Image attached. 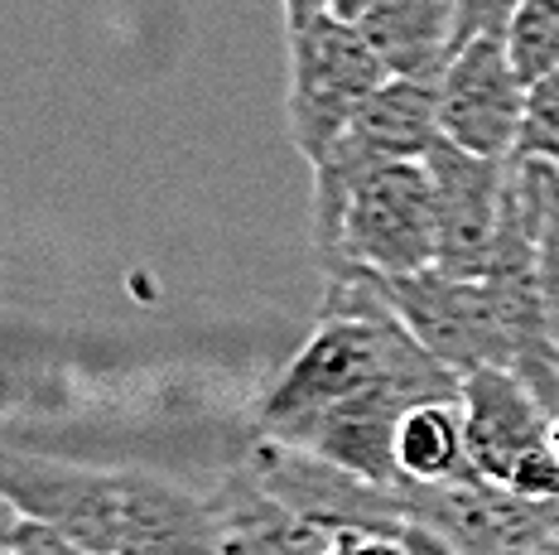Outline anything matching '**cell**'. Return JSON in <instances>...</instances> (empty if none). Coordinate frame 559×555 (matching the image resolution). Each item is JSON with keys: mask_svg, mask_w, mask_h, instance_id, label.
Listing matches in <instances>:
<instances>
[{"mask_svg": "<svg viewBox=\"0 0 559 555\" xmlns=\"http://www.w3.org/2000/svg\"><path fill=\"white\" fill-rule=\"evenodd\" d=\"M371 391H411L419 401H463V377L415 343L391 315L377 275H333L319 323L305 349L289 357L275 387L255 406L261 439L299 445L309 425L329 411L362 401Z\"/></svg>", "mask_w": 559, "mask_h": 555, "instance_id": "cell-1", "label": "cell"}, {"mask_svg": "<svg viewBox=\"0 0 559 555\" xmlns=\"http://www.w3.org/2000/svg\"><path fill=\"white\" fill-rule=\"evenodd\" d=\"M323 275H415L439 265L435 179L425 160L381 165L353 184L333 237L323 241Z\"/></svg>", "mask_w": 559, "mask_h": 555, "instance_id": "cell-2", "label": "cell"}, {"mask_svg": "<svg viewBox=\"0 0 559 555\" xmlns=\"http://www.w3.org/2000/svg\"><path fill=\"white\" fill-rule=\"evenodd\" d=\"M391 83L386 63L362 39L353 20L323 15L305 29H289V92H285V117L289 141L305 155L309 169L337 150L357 111Z\"/></svg>", "mask_w": 559, "mask_h": 555, "instance_id": "cell-3", "label": "cell"}, {"mask_svg": "<svg viewBox=\"0 0 559 555\" xmlns=\"http://www.w3.org/2000/svg\"><path fill=\"white\" fill-rule=\"evenodd\" d=\"M377 291L391 305V315L415 333L425 353H435L459 377L477 367L507 373V333L487 281H463L439 265L415 275H377Z\"/></svg>", "mask_w": 559, "mask_h": 555, "instance_id": "cell-4", "label": "cell"}, {"mask_svg": "<svg viewBox=\"0 0 559 555\" xmlns=\"http://www.w3.org/2000/svg\"><path fill=\"white\" fill-rule=\"evenodd\" d=\"M126 483H131V473L63 464V459L10 449L0 497H5V512L49 527L73 546L116 555L126 522Z\"/></svg>", "mask_w": 559, "mask_h": 555, "instance_id": "cell-5", "label": "cell"}, {"mask_svg": "<svg viewBox=\"0 0 559 555\" xmlns=\"http://www.w3.org/2000/svg\"><path fill=\"white\" fill-rule=\"evenodd\" d=\"M526 117V83L516 78L507 39H473L453 54L439 83V131L449 145L483 160H511Z\"/></svg>", "mask_w": 559, "mask_h": 555, "instance_id": "cell-6", "label": "cell"}, {"mask_svg": "<svg viewBox=\"0 0 559 555\" xmlns=\"http://www.w3.org/2000/svg\"><path fill=\"white\" fill-rule=\"evenodd\" d=\"M425 165H429V179H435L439 271L463 275V281H483L497 257V237H502L511 160H483L439 141Z\"/></svg>", "mask_w": 559, "mask_h": 555, "instance_id": "cell-7", "label": "cell"}, {"mask_svg": "<svg viewBox=\"0 0 559 555\" xmlns=\"http://www.w3.org/2000/svg\"><path fill=\"white\" fill-rule=\"evenodd\" d=\"M395 497H401V512L411 522L429 527L459 555H511L516 546L550 531L540 507L502 488V483L483 479L477 469L453 483H429V488L411 483Z\"/></svg>", "mask_w": 559, "mask_h": 555, "instance_id": "cell-8", "label": "cell"}, {"mask_svg": "<svg viewBox=\"0 0 559 555\" xmlns=\"http://www.w3.org/2000/svg\"><path fill=\"white\" fill-rule=\"evenodd\" d=\"M555 415L540 406V397L502 367H477L463 377V430H468V459L483 479L502 483L531 449L550 445Z\"/></svg>", "mask_w": 559, "mask_h": 555, "instance_id": "cell-9", "label": "cell"}, {"mask_svg": "<svg viewBox=\"0 0 559 555\" xmlns=\"http://www.w3.org/2000/svg\"><path fill=\"white\" fill-rule=\"evenodd\" d=\"M116 555H227L213 503L159 473H131Z\"/></svg>", "mask_w": 559, "mask_h": 555, "instance_id": "cell-10", "label": "cell"}, {"mask_svg": "<svg viewBox=\"0 0 559 555\" xmlns=\"http://www.w3.org/2000/svg\"><path fill=\"white\" fill-rule=\"evenodd\" d=\"M207 503H213L227 555H323L329 551V527L295 512L289 503H280L247 464L231 469L223 488L207 493Z\"/></svg>", "mask_w": 559, "mask_h": 555, "instance_id": "cell-11", "label": "cell"}, {"mask_svg": "<svg viewBox=\"0 0 559 555\" xmlns=\"http://www.w3.org/2000/svg\"><path fill=\"white\" fill-rule=\"evenodd\" d=\"M353 25L377 49L386 73L405 78V83L439 87L453 63V49H459L453 0H371Z\"/></svg>", "mask_w": 559, "mask_h": 555, "instance_id": "cell-12", "label": "cell"}, {"mask_svg": "<svg viewBox=\"0 0 559 555\" xmlns=\"http://www.w3.org/2000/svg\"><path fill=\"white\" fill-rule=\"evenodd\" d=\"M395 464H401L405 488L411 483L429 488V483H453L473 473L463 401H425V406L405 411L401 430H395Z\"/></svg>", "mask_w": 559, "mask_h": 555, "instance_id": "cell-13", "label": "cell"}, {"mask_svg": "<svg viewBox=\"0 0 559 555\" xmlns=\"http://www.w3.org/2000/svg\"><path fill=\"white\" fill-rule=\"evenodd\" d=\"M511 68L526 87L550 78L559 68V0H526L507 29Z\"/></svg>", "mask_w": 559, "mask_h": 555, "instance_id": "cell-14", "label": "cell"}, {"mask_svg": "<svg viewBox=\"0 0 559 555\" xmlns=\"http://www.w3.org/2000/svg\"><path fill=\"white\" fill-rule=\"evenodd\" d=\"M511 160H555L559 165V68L526 87V117H521V141Z\"/></svg>", "mask_w": 559, "mask_h": 555, "instance_id": "cell-15", "label": "cell"}, {"mask_svg": "<svg viewBox=\"0 0 559 555\" xmlns=\"http://www.w3.org/2000/svg\"><path fill=\"white\" fill-rule=\"evenodd\" d=\"M526 5V0H453V20H459V49L473 39H507L511 20H516V10ZM453 49V54H459Z\"/></svg>", "mask_w": 559, "mask_h": 555, "instance_id": "cell-16", "label": "cell"}, {"mask_svg": "<svg viewBox=\"0 0 559 555\" xmlns=\"http://www.w3.org/2000/svg\"><path fill=\"white\" fill-rule=\"evenodd\" d=\"M5 555H97L87 546H73L68 536L58 531L29 522V517H15L10 512V527H5Z\"/></svg>", "mask_w": 559, "mask_h": 555, "instance_id": "cell-17", "label": "cell"}, {"mask_svg": "<svg viewBox=\"0 0 559 555\" xmlns=\"http://www.w3.org/2000/svg\"><path fill=\"white\" fill-rule=\"evenodd\" d=\"M285 5V29H305L323 15H337V0H280Z\"/></svg>", "mask_w": 559, "mask_h": 555, "instance_id": "cell-18", "label": "cell"}, {"mask_svg": "<svg viewBox=\"0 0 559 555\" xmlns=\"http://www.w3.org/2000/svg\"><path fill=\"white\" fill-rule=\"evenodd\" d=\"M511 555H559V536H555V531H545V536L526 541V546H516Z\"/></svg>", "mask_w": 559, "mask_h": 555, "instance_id": "cell-19", "label": "cell"}, {"mask_svg": "<svg viewBox=\"0 0 559 555\" xmlns=\"http://www.w3.org/2000/svg\"><path fill=\"white\" fill-rule=\"evenodd\" d=\"M367 5H371V0H337V20H357Z\"/></svg>", "mask_w": 559, "mask_h": 555, "instance_id": "cell-20", "label": "cell"}, {"mask_svg": "<svg viewBox=\"0 0 559 555\" xmlns=\"http://www.w3.org/2000/svg\"><path fill=\"white\" fill-rule=\"evenodd\" d=\"M550 445H555V454H559V415H555V425H550Z\"/></svg>", "mask_w": 559, "mask_h": 555, "instance_id": "cell-21", "label": "cell"}]
</instances>
